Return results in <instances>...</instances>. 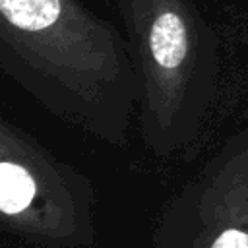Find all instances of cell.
<instances>
[{
    "label": "cell",
    "instance_id": "cell-1",
    "mask_svg": "<svg viewBox=\"0 0 248 248\" xmlns=\"http://www.w3.org/2000/svg\"><path fill=\"white\" fill-rule=\"evenodd\" d=\"M0 70L54 118L128 145L140 101L128 43L83 0H0Z\"/></svg>",
    "mask_w": 248,
    "mask_h": 248
},
{
    "label": "cell",
    "instance_id": "cell-2",
    "mask_svg": "<svg viewBox=\"0 0 248 248\" xmlns=\"http://www.w3.org/2000/svg\"><path fill=\"white\" fill-rule=\"evenodd\" d=\"M138 76V128L157 157H192L221 83L219 37L194 0H116Z\"/></svg>",
    "mask_w": 248,
    "mask_h": 248
},
{
    "label": "cell",
    "instance_id": "cell-3",
    "mask_svg": "<svg viewBox=\"0 0 248 248\" xmlns=\"http://www.w3.org/2000/svg\"><path fill=\"white\" fill-rule=\"evenodd\" d=\"M93 182L8 118L0 120L2 231L35 248H87L97 238Z\"/></svg>",
    "mask_w": 248,
    "mask_h": 248
},
{
    "label": "cell",
    "instance_id": "cell-4",
    "mask_svg": "<svg viewBox=\"0 0 248 248\" xmlns=\"http://www.w3.org/2000/svg\"><path fill=\"white\" fill-rule=\"evenodd\" d=\"M153 248H248V130L219 151L165 205Z\"/></svg>",
    "mask_w": 248,
    "mask_h": 248
}]
</instances>
